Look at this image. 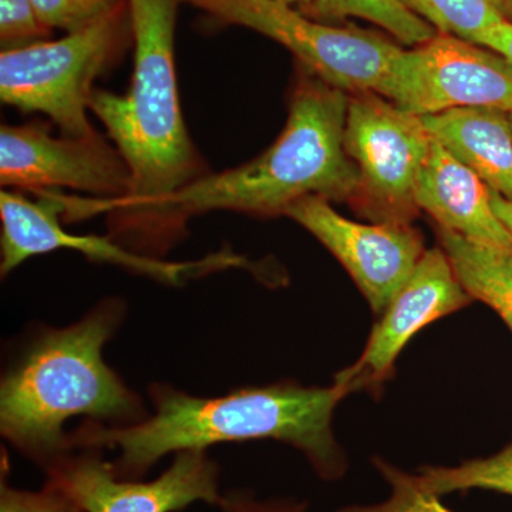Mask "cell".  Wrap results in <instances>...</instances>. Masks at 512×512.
<instances>
[{
    "label": "cell",
    "mask_w": 512,
    "mask_h": 512,
    "mask_svg": "<svg viewBox=\"0 0 512 512\" xmlns=\"http://www.w3.org/2000/svg\"><path fill=\"white\" fill-rule=\"evenodd\" d=\"M349 94L302 69L285 128L254 160L210 173L136 212L107 221L109 237L138 254L161 258L187 237V224L212 211L279 217L309 195L350 201L359 175L345 150Z\"/></svg>",
    "instance_id": "6da1fadb"
},
{
    "label": "cell",
    "mask_w": 512,
    "mask_h": 512,
    "mask_svg": "<svg viewBox=\"0 0 512 512\" xmlns=\"http://www.w3.org/2000/svg\"><path fill=\"white\" fill-rule=\"evenodd\" d=\"M348 394V387L336 382L329 387L281 382L215 397L153 383L148 387L153 412L146 420L127 427L83 421L69 431V443L72 448L117 451L111 460L114 473L140 480L170 454L276 440L301 451L322 480L336 481L348 471V460L333 436L332 419Z\"/></svg>",
    "instance_id": "7a4b0ae2"
},
{
    "label": "cell",
    "mask_w": 512,
    "mask_h": 512,
    "mask_svg": "<svg viewBox=\"0 0 512 512\" xmlns=\"http://www.w3.org/2000/svg\"><path fill=\"white\" fill-rule=\"evenodd\" d=\"M126 315L123 299L106 298L72 325H39L3 370L0 434L40 470L73 450L64 430L73 417L127 427L150 416L103 357Z\"/></svg>",
    "instance_id": "3957f363"
},
{
    "label": "cell",
    "mask_w": 512,
    "mask_h": 512,
    "mask_svg": "<svg viewBox=\"0 0 512 512\" xmlns=\"http://www.w3.org/2000/svg\"><path fill=\"white\" fill-rule=\"evenodd\" d=\"M127 2L134 46L130 87L123 94L94 89L89 110L130 168L131 191L120 200L64 195L66 222L101 214L117 220L212 173L192 143L178 96L174 43L183 0Z\"/></svg>",
    "instance_id": "277c9868"
},
{
    "label": "cell",
    "mask_w": 512,
    "mask_h": 512,
    "mask_svg": "<svg viewBox=\"0 0 512 512\" xmlns=\"http://www.w3.org/2000/svg\"><path fill=\"white\" fill-rule=\"evenodd\" d=\"M133 43L128 2L93 25L25 49L0 53V99L23 113H42L63 136L97 133L87 117L94 82Z\"/></svg>",
    "instance_id": "5b68a950"
},
{
    "label": "cell",
    "mask_w": 512,
    "mask_h": 512,
    "mask_svg": "<svg viewBox=\"0 0 512 512\" xmlns=\"http://www.w3.org/2000/svg\"><path fill=\"white\" fill-rule=\"evenodd\" d=\"M225 25L255 30L286 47L303 69L353 94H382L403 47L384 36L308 18L279 0H183Z\"/></svg>",
    "instance_id": "8992f818"
},
{
    "label": "cell",
    "mask_w": 512,
    "mask_h": 512,
    "mask_svg": "<svg viewBox=\"0 0 512 512\" xmlns=\"http://www.w3.org/2000/svg\"><path fill=\"white\" fill-rule=\"evenodd\" d=\"M431 143L423 117L375 92L349 94L345 150L359 175L353 207L377 224L412 225Z\"/></svg>",
    "instance_id": "52a82bcc"
},
{
    "label": "cell",
    "mask_w": 512,
    "mask_h": 512,
    "mask_svg": "<svg viewBox=\"0 0 512 512\" xmlns=\"http://www.w3.org/2000/svg\"><path fill=\"white\" fill-rule=\"evenodd\" d=\"M47 483L62 488L83 512H183L194 504L217 507L221 467L207 450L174 454L154 480H130L114 473L104 450L73 448L43 471Z\"/></svg>",
    "instance_id": "ba28073f"
},
{
    "label": "cell",
    "mask_w": 512,
    "mask_h": 512,
    "mask_svg": "<svg viewBox=\"0 0 512 512\" xmlns=\"http://www.w3.org/2000/svg\"><path fill=\"white\" fill-rule=\"evenodd\" d=\"M35 195L37 200L33 201L20 191L0 192V274L3 278L33 256L59 249H70L89 261L114 265L171 286L183 285L211 272L251 265L247 258L231 251L215 252L200 261H163L130 251L109 235L72 234L64 229L56 202L46 192Z\"/></svg>",
    "instance_id": "9c48e42d"
},
{
    "label": "cell",
    "mask_w": 512,
    "mask_h": 512,
    "mask_svg": "<svg viewBox=\"0 0 512 512\" xmlns=\"http://www.w3.org/2000/svg\"><path fill=\"white\" fill-rule=\"evenodd\" d=\"M380 96L417 116L491 107L512 111V63L488 47L437 33L403 49Z\"/></svg>",
    "instance_id": "30bf717a"
},
{
    "label": "cell",
    "mask_w": 512,
    "mask_h": 512,
    "mask_svg": "<svg viewBox=\"0 0 512 512\" xmlns=\"http://www.w3.org/2000/svg\"><path fill=\"white\" fill-rule=\"evenodd\" d=\"M0 185L20 192L89 194L120 200L131 191L130 168L116 146L99 131L89 137H55L43 123L0 128Z\"/></svg>",
    "instance_id": "8fae6325"
},
{
    "label": "cell",
    "mask_w": 512,
    "mask_h": 512,
    "mask_svg": "<svg viewBox=\"0 0 512 512\" xmlns=\"http://www.w3.org/2000/svg\"><path fill=\"white\" fill-rule=\"evenodd\" d=\"M285 217L305 228L349 272L375 313H383L426 252L413 225L348 220L319 195L295 202Z\"/></svg>",
    "instance_id": "7c38bea8"
},
{
    "label": "cell",
    "mask_w": 512,
    "mask_h": 512,
    "mask_svg": "<svg viewBox=\"0 0 512 512\" xmlns=\"http://www.w3.org/2000/svg\"><path fill=\"white\" fill-rule=\"evenodd\" d=\"M473 301L444 249H426L412 275L384 309L362 355L339 372L335 382L345 384L350 393L379 392L392 377L397 357L417 332Z\"/></svg>",
    "instance_id": "4fadbf2b"
},
{
    "label": "cell",
    "mask_w": 512,
    "mask_h": 512,
    "mask_svg": "<svg viewBox=\"0 0 512 512\" xmlns=\"http://www.w3.org/2000/svg\"><path fill=\"white\" fill-rule=\"evenodd\" d=\"M414 200L437 227L488 247L512 249L511 234L495 214L490 188L434 138Z\"/></svg>",
    "instance_id": "5bb4252c"
},
{
    "label": "cell",
    "mask_w": 512,
    "mask_h": 512,
    "mask_svg": "<svg viewBox=\"0 0 512 512\" xmlns=\"http://www.w3.org/2000/svg\"><path fill=\"white\" fill-rule=\"evenodd\" d=\"M434 140L447 148L505 200L512 202L510 113L491 107L453 109L423 116Z\"/></svg>",
    "instance_id": "9a60e30c"
},
{
    "label": "cell",
    "mask_w": 512,
    "mask_h": 512,
    "mask_svg": "<svg viewBox=\"0 0 512 512\" xmlns=\"http://www.w3.org/2000/svg\"><path fill=\"white\" fill-rule=\"evenodd\" d=\"M437 237L471 298L490 306L512 332V249L478 244L439 227Z\"/></svg>",
    "instance_id": "2e32d148"
},
{
    "label": "cell",
    "mask_w": 512,
    "mask_h": 512,
    "mask_svg": "<svg viewBox=\"0 0 512 512\" xmlns=\"http://www.w3.org/2000/svg\"><path fill=\"white\" fill-rule=\"evenodd\" d=\"M375 466L380 474L396 478L417 493L434 497L468 490L512 495V441L494 456L473 458L454 467H423L416 474L393 467L382 458H376Z\"/></svg>",
    "instance_id": "e0dca14e"
},
{
    "label": "cell",
    "mask_w": 512,
    "mask_h": 512,
    "mask_svg": "<svg viewBox=\"0 0 512 512\" xmlns=\"http://www.w3.org/2000/svg\"><path fill=\"white\" fill-rule=\"evenodd\" d=\"M298 10L325 23L346 18L369 20L410 47L423 45L437 35L433 26L410 12L400 0H312Z\"/></svg>",
    "instance_id": "ac0fdd59"
},
{
    "label": "cell",
    "mask_w": 512,
    "mask_h": 512,
    "mask_svg": "<svg viewBox=\"0 0 512 512\" xmlns=\"http://www.w3.org/2000/svg\"><path fill=\"white\" fill-rule=\"evenodd\" d=\"M437 33L477 43L487 30L503 22L488 0H400Z\"/></svg>",
    "instance_id": "d6986e66"
},
{
    "label": "cell",
    "mask_w": 512,
    "mask_h": 512,
    "mask_svg": "<svg viewBox=\"0 0 512 512\" xmlns=\"http://www.w3.org/2000/svg\"><path fill=\"white\" fill-rule=\"evenodd\" d=\"M124 2L126 0H32L43 25L66 33L93 25Z\"/></svg>",
    "instance_id": "ffe728a7"
},
{
    "label": "cell",
    "mask_w": 512,
    "mask_h": 512,
    "mask_svg": "<svg viewBox=\"0 0 512 512\" xmlns=\"http://www.w3.org/2000/svg\"><path fill=\"white\" fill-rule=\"evenodd\" d=\"M53 30L43 25L32 0H0V47L2 52L25 49L47 42Z\"/></svg>",
    "instance_id": "44dd1931"
},
{
    "label": "cell",
    "mask_w": 512,
    "mask_h": 512,
    "mask_svg": "<svg viewBox=\"0 0 512 512\" xmlns=\"http://www.w3.org/2000/svg\"><path fill=\"white\" fill-rule=\"evenodd\" d=\"M8 473V457L3 456L0 512H83L62 488L45 481L40 490H23L9 483Z\"/></svg>",
    "instance_id": "7402d4cb"
},
{
    "label": "cell",
    "mask_w": 512,
    "mask_h": 512,
    "mask_svg": "<svg viewBox=\"0 0 512 512\" xmlns=\"http://www.w3.org/2000/svg\"><path fill=\"white\" fill-rule=\"evenodd\" d=\"M390 485V495L382 503L369 505H349L336 512H454L446 507L440 497L420 494L399 480L382 474Z\"/></svg>",
    "instance_id": "603a6c76"
},
{
    "label": "cell",
    "mask_w": 512,
    "mask_h": 512,
    "mask_svg": "<svg viewBox=\"0 0 512 512\" xmlns=\"http://www.w3.org/2000/svg\"><path fill=\"white\" fill-rule=\"evenodd\" d=\"M218 512H308V503L296 498H258L248 490L224 491Z\"/></svg>",
    "instance_id": "cb8c5ba5"
},
{
    "label": "cell",
    "mask_w": 512,
    "mask_h": 512,
    "mask_svg": "<svg viewBox=\"0 0 512 512\" xmlns=\"http://www.w3.org/2000/svg\"><path fill=\"white\" fill-rule=\"evenodd\" d=\"M477 45L500 53L512 63V26L505 22L497 23L477 40Z\"/></svg>",
    "instance_id": "d4e9b609"
},
{
    "label": "cell",
    "mask_w": 512,
    "mask_h": 512,
    "mask_svg": "<svg viewBox=\"0 0 512 512\" xmlns=\"http://www.w3.org/2000/svg\"><path fill=\"white\" fill-rule=\"evenodd\" d=\"M491 202H493L495 214L503 221L505 228L508 229L512 237V202L505 200L504 197L494 191H491Z\"/></svg>",
    "instance_id": "484cf974"
},
{
    "label": "cell",
    "mask_w": 512,
    "mask_h": 512,
    "mask_svg": "<svg viewBox=\"0 0 512 512\" xmlns=\"http://www.w3.org/2000/svg\"><path fill=\"white\" fill-rule=\"evenodd\" d=\"M503 22L512 26V0H488Z\"/></svg>",
    "instance_id": "4316f807"
},
{
    "label": "cell",
    "mask_w": 512,
    "mask_h": 512,
    "mask_svg": "<svg viewBox=\"0 0 512 512\" xmlns=\"http://www.w3.org/2000/svg\"><path fill=\"white\" fill-rule=\"evenodd\" d=\"M279 2L289 6H298V8L301 9L303 6H308L312 0H279Z\"/></svg>",
    "instance_id": "83f0119b"
},
{
    "label": "cell",
    "mask_w": 512,
    "mask_h": 512,
    "mask_svg": "<svg viewBox=\"0 0 512 512\" xmlns=\"http://www.w3.org/2000/svg\"><path fill=\"white\" fill-rule=\"evenodd\" d=\"M510 121H511V127H512V111H510Z\"/></svg>",
    "instance_id": "f1b7e54d"
}]
</instances>
